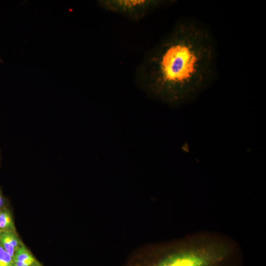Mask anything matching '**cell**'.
<instances>
[{
    "label": "cell",
    "instance_id": "cell-1",
    "mask_svg": "<svg viewBox=\"0 0 266 266\" xmlns=\"http://www.w3.org/2000/svg\"><path fill=\"white\" fill-rule=\"evenodd\" d=\"M217 58L216 43L208 28L184 18L146 53L136 68L135 80L152 98L181 106L212 83Z\"/></svg>",
    "mask_w": 266,
    "mask_h": 266
},
{
    "label": "cell",
    "instance_id": "cell-2",
    "mask_svg": "<svg viewBox=\"0 0 266 266\" xmlns=\"http://www.w3.org/2000/svg\"><path fill=\"white\" fill-rule=\"evenodd\" d=\"M243 262L242 249L235 240L204 231L142 246L125 266H242Z\"/></svg>",
    "mask_w": 266,
    "mask_h": 266
},
{
    "label": "cell",
    "instance_id": "cell-3",
    "mask_svg": "<svg viewBox=\"0 0 266 266\" xmlns=\"http://www.w3.org/2000/svg\"><path fill=\"white\" fill-rule=\"evenodd\" d=\"M174 0H100L98 4L104 10L120 14L133 21H138L153 10Z\"/></svg>",
    "mask_w": 266,
    "mask_h": 266
},
{
    "label": "cell",
    "instance_id": "cell-4",
    "mask_svg": "<svg viewBox=\"0 0 266 266\" xmlns=\"http://www.w3.org/2000/svg\"><path fill=\"white\" fill-rule=\"evenodd\" d=\"M24 243L17 232H1L0 237L1 246L9 255L13 257L16 250Z\"/></svg>",
    "mask_w": 266,
    "mask_h": 266
},
{
    "label": "cell",
    "instance_id": "cell-5",
    "mask_svg": "<svg viewBox=\"0 0 266 266\" xmlns=\"http://www.w3.org/2000/svg\"><path fill=\"white\" fill-rule=\"evenodd\" d=\"M13 258L15 266H31L38 261L24 244L16 250Z\"/></svg>",
    "mask_w": 266,
    "mask_h": 266
},
{
    "label": "cell",
    "instance_id": "cell-6",
    "mask_svg": "<svg viewBox=\"0 0 266 266\" xmlns=\"http://www.w3.org/2000/svg\"><path fill=\"white\" fill-rule=\"evenodd\" d=\"M0 231L17 232L12 212L6 206L0 209Z\"/></svg>",
    "mask_w": 266,
    "mask_h": 266
},
{
    "label": "cell",
    "instance_id": "cell-7",
    "mask_svg": "<svg viewBox=\"0 0 266 266\" xmlns=\"http://www.w3.org/2000/svg\"><path fill=\"white\" fill-rule=\"evenodd\" d=\"M0 266H15L13 258L0 246Z\"/></svg>",
    "mask_w": 266,
    "mask_h": 266
},
{
    "label": "cell",
    "instance_id": "cell-8",
    "mask_svg": "<svg viewBox=\"0 0 266 266\" xmlns=\"http://www.w3.org/2000/svg\"><path fill=\"white\" fill-rule=\"evenodd\" d=\"M6 200L2 191L0 189V209L6 206Z\"/></svg>",
    "mask_w": 266,
    "mask_h": 266
},
{
    "label": "cell",
    "instance_id": "cell-9",
    "mask_svg": "<svg viewBox=\"0 0 266 266\" xmlns=\"http://www.w3.org/2000/svg\"><path fill=\"white\" fill-rule=\"evenodd\" d=\"M31 266H43L41 264L37 261L36 262L31 265Z\"/></svg>",
    "mask_w": 266,
    "mask_h": 266
},
{
    "label": "cell",
    "instance_id": "cell-10",
    "mask_svg": "<svg viewBox=\"0 0 266 266\" xmlns=\"http://www.w3.org/2000/svg\"><path fill=\"white\" fill-rule=\"evenodd\" d=\"M0 161H1V157H0Z\"/></svg>",
    "mask_w": 266,
    "mask_h": 266
},
{
    "label": "cell",
    "instance_id": "cell-11",
    "mask_svg": "<svg viewBox=\"0 0 266 266\" xmlns=\"http://www.w3.org/2000/svg\"><path fill=\"white\" fill-rule=\"evenodd\" d=\"M1 233V232L0 231V237Z\"/></svg>",
    "mask_w": 266,
    "mask_h": 266
}]
</instances>
